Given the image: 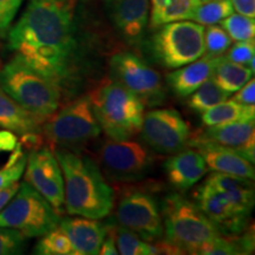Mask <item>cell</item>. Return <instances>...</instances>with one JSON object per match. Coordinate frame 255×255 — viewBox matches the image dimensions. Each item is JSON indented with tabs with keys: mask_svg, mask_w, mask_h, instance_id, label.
<instances>
[{
	"mask_svg": "<svg viewBox=\"0 0 255 255\" xmlns=\"http://www.w3.org/2000/svg\"><path fill=\"white\" fill-rule=\"evenodd\" d=\"M40 132L51 145L75 151L100 136L102 129L92 111L90 100L88 96H83L44 121Z\"/></svg>",
	"mask_w": 255,
	"mask_h": 255,
	"instance_id": "7",
	"label": "cell"
},
{
	"mask_svg": "<svg viewBox=\"0 0 255 255\" xmlns=\"http://www.w3.org/2000/svg\"><path fill=\"white\" fill-rule=\"evenodd\" d=\"M196 205L222 234L235 235L246 228L250 215L242 213L223 194L205 182L195 191Z\"/></svg>",
	"mask_w": 255,
	"mask_h": 255,
	"instance_id": "15",
	"label": "cell"
},
{
	"mask_svg": "<svg viewBox=\"0 0 255 255\" xmlns=\"http://www.w3.org/2000/svg\"><path fill=\"white\" fill-rule=\"evenodd\" d=\"M110 78L136 95L145 107H158L167 94L159 73L132 52H117L109 60Z\"/></svg>",
	"mask_w": 255,
	"mask_h": 255,
	"instance_id": "9",
	"label": "cell"
},
{
	"mask_svg": "<svg viewBox=\"0 0 255 255\" xmlns=\"http://www.w3.org/2000/svg\"><path fill=\"white\" fill-rule=\"evenodd\" d=\"M25 182L33 187L59 215L64 208V178L55 152L38 148L30 152L24 170Z\"/></svg>",
	"mask_w": 255,
	"mask_h": 255,
	"instance_id": "13",
	"label": "cell"
},
{
	"mask_svg": "<svg viewBox=\"0 0 255 255\" xmlns=\"http://www.w3.org/2000/svg\"><path fill=\"white\" fill-rule=\"evenodd\" d=\"M12 151L13 152L6 164L0 168V189L13 182H18L24 174L27 156L23 152L21 144L18 143Z\"/></svg>",
	"mask_w": 255,
	"mask_h": 255,
	"instance_id": "31",
	"label": "cell"
},
{
	"mask_svg": "<svg viewBox=\"0 0 255 255\" xmlns=\"http://www.w3.org/2000/svg\"><path fill=\"white\" fill-rule=\"evenodd\" d=\"M202 1H207V0H202Z\"/></svg>",
	"mask_w": 255,
	"mask_h": 255,
	"instance_id": "42",
	"label": "cell"
},
{
	"mask_svg": "<svg viewBox=\"0 0 255 255\" xmlns=\"http://www.w3.org/2000/svg\"><path fill=\"white\" fill-rule=\"evenodd\" d=\"M142 139L159 154L173 155L184 149L190 138L189 126L175 109H155L144 114Z\"/></svg>",
	"mask_w": 255,
	"mask_h": 255,
	"instance_id": "12",
	"label": "cell"
},
{
	"mask_svg": "<svg viewBox=\"0 0 255 255\" xmlns=\"http://www.w3.org/2000/svg\"><path fill=\"white\" fill-rule=\"evenodd\" d=\"M164 170L171 186L184 191L202 180L208 171V167L199 150L182 149L165 161Z\"/></svg>",
	"mask_w": 255,
	"mask_h": 255,
	"instance_id": "18",
	"label": "cell"
},
{
	"mask_svg": "<svg viewBox=\"0 0 255 255\" xmlns=\"http://www.w3.org/2000/svg\"><path fill=\"white\" fill-rule=\"evenodd\" d=\"M234 13L231 0H207L199 4L191 12L189 20L201 25H213Z\"/></svg>",
	"mask_w": 255,
	"mask_h": 255,
	"instance_id": "27",
	"label": "cell"
},
{
	"mask_svg": "<svg viewBox=\"0 0 255 255\" xmlns=\"http://www.w3.org/2000/svg\"><path fill=\"white\" fill-rule=\"evenodd\" d=\"M18 144V139L14 132L9 130H1L0 131V152L1 151H12Z\"/></svg>",
	"mask_w": 255,
	"mask_h": 255,
	"instance_id": "39",
	"label": "cell"
},
{
	"mask_svg": "<svg viewBox=\"0 0 255 255\" xmlns=\"http://www.w3.org/2000/svg\"><path fill=\"white\" fill-rule=\"evenodd\" d=\"M24 0H0V37L6 38Z\"/></svg>",
	"mask_w": 255,
	"mask_h": 255,
	"instance_id": "34",
	"label": "cell"
},
{
	"mask_svg": "<svg viewBox=\"0 0 255 255\" xmlns=\"http://www.w3.org/2000/svg\"><path fill=\"white\" fill-rule=\"evenodd\" d=\"M253 180L221 173H214L206 182L223 194L242 213L250 215L254 207Z\"/></svg>",
	"mask_w": 255,
	"mask_h": 255,
	"instance_id": "22",
	"label": "cell"
},
{
	"mask_svg": "<svg viewBox=\"0 0 255 255\" xmlns=\"http://www.w3.org/2000/svg\"><path fill=\"white\" fill-rule=\"evenodd\" d=\"M0 68H1V62H0Z\"/></svg>",
	"mask_w": 255,
	"mask_h": 255,
	"instance_id": "41",
	"label": "cell"
},
{
	"mask_svg": "<svg viewBox=\"0 0 255 255\" xmlns=\"http://www.w3.org/2000/svg\"><path fill=\"white\" fill-rule=\"evenodd\" d=\"M167 240L189 254H201L222 234L196 203L181 194H169L159 207Z\"/></svg>",
	"mask_w": 255,
	"mask_h": 255,
	"instance_id": "5",
	"label": "cell"
},
{
	"mask_svg": "<svg viewBox=\"0 0 255 255\" xmlns=\"http://www.w3.org/2000/svg\"><path fill=\"white\" fill-rule=\"evenodd\" d=\"M201 120L206 127L233 122H244V121H254L255 107L254 105L239 103L234 100H226L203 111Z\"/></svg>",
	"mask_w": 255,
	"mask_h": 255,
	"instance_id": "24",
	"label": "cell"
},
{
	"mask_svg": "<svg viewBox=\"0 0 255 255\" xmlns=\"http://www.w3.org/2000/svg\"><path fill=\"white\" fill-rule=\"evenodd\" d=\"M154 30L148 40V51L164 69H178L206 55L203 25L193 20H177Z\"/></svg>",
	"mask_w": 255,
	"mask_h": 255,
	"instance_id": "6",
	"label": "cell"
},
{
	"mask_svg": "<svg viewBox=\"0 0 255 255\" xmlns=\"http://www.w3.org/2000/svg\"><path fill=\"white\" fill-rule=\"evenodd\" d=\"M188 144L195 146L205 158L207 167L214 173L254 180V164L242 157L235 149L203 141H189Z\"/></svg>",
	"mask_w": 255,
	"mask_h": 255,
	"instance_id": "17",
	"label": "cell"
},
{
	"mask_svg": "<svg viewBox=\"0 0 255 255\" xmlns=\"http://www.w3.org/2000/svg\"><path fill=\"white\" fill-rule=\"evenodd\" d=\"M115 238L119 254L122 255H151L155 254L151 241L141 237L122 226H115Z\"/></svg>",
	"mask_w": 255,
	"mask_h": 255,
	"instance_id": "29",
	"label": "cell"
},
{
	"mask_svg": "<svg viewBox=\"0 0 255 255\" xmlns=\"http://www.w3.org/2000/svg\"><path fill=\"white\" fill-rule=\"evenodd\" d=\"M189 141L209 142L235 149L242 157L254 164V121H244V122H233L207 127V129L203 130L200 135L190 137Z\"/></svg>",
	"mask_w": 255,
	"mask_h": 255,
	"instance_id": "16",
	"label": "cell"
},
{
	"mask_svg": "<svg viewBox=\"0 0 255 255\" xmlns=\"http://www.w3.org/2000/svg\"><path fill=\"white\" fill-rule=\"evenodd\" d=\"M105 13L124 43L139 47L144 43L150 18L149 0H103Z\"/></svg>",
	"mask_w": 255,
	"mask_h": 255,
	"instance_id": "14",
	"label": "cell"
},
{
	"mask_svg": "<svg viewBox=\"0 0 255 255\" xmlns=\"http://www.w3.org/2000/svg\"><path fill=\"white\" fill-rule=\"evenodd\" d=\"M101 255H117L119 254V250H117L116 245V238H115V226L108 225V233L107 237L104 238L103 242H102L100 253Z\"/></svg>",
	"mask_w": 255,
	"mask_h": 255,
	"instance_id": "37",
	"label": "cell"
},
{
	"mask_svg": "<svg viewBox=\"0 0 255 255\" xmlns=\"http://www.w3.org/2000/svg\"><path fill=\"white\" fill-rule=\"evenodd\" d=\"M234 11L246 17H255V0H231Z\"/></svg>",
	"mask_w": 255,
	"mask_h": 255,
	"instance_id": "38",
	"label": "cell"
},
{
	"mask_svg": "<svg viewBox=\"0 0 255 255\" xmlns=\"http://www.w3.org/2000/svg\"><path fill=\"white\" fill-rule=\"evenodd\" d=\"M33 253L38 255H77L68 235L59 226L41 235Z\"/></svg>",
	"mask_w": 255,
	"mask_h": 255,
	"instance_id": "28",
	"label": "cell"
},
{
	"mask_svg": "<svg viewBox=\"0 0 255 255\" xmlns=\"http://www.w3.org/2000/svg\"><path fill=\"white\" fill-rule=\"evenodd\" d=\"M100 161L108 178L119 182L138 181L151 170L155 156L142 143L108 139L100 150Z\"/></svg>",
	"mask_w": 255,
	"mask_h": 255,
	"instance_id": "10",
	"label": "cell"
},
{
	"mask_svg": "<svg viewBox=\"0 0 255 255\" xmlns=\"http://www.w3.org/2000/svg\"><path fill=\"white\" fill-rule=\"evenodd\" d=\"M27 238L17 229L0 227V255L23 254Z\"/></svg>",
	"mask_w": 255,
	"mask_h": 255,
	"instance_id": "33",
	"label": "cell"
},
{
	"mask_svg": "<svg viewBox=\"0 0 255 255\" xmlns=\"http://www.w3.org/2000/svg\"><path fill=\"white\" fill-rule=\"evenodd\" d=\"M60 219L55 208L33 187L23 182L0 212V227L17 229L27 239L38 238L56 228Z\"/></svg>",
	"mask_w": 255,
	"mask_h": 255,
	"instance_id": "8",
	"label": "cell"
},
{
	"mask_svg": "<svg viewBox=\"0 0 255 255\" xmlns=\"http://www.w3.org/2000/svg\"><path fill=\"white\" fill-rule=\"evenodd\" d=\"M150 18L149 25L156 28L177 20H189L191 12L202 0H149Z\"/></svg>",
	"mask_w": 255,
	"mask_h": 255,
	"instance_id": "23",
	"label": "cell"
},
{
	"mask_svg": "<svg viewBox=\"0 0 255 255\" xmlns=\"http://www.w3.org/2000/svg\"><path fill=\"white\" fill-rule=\"evenodd\" d=\"M228 53L225 57L232 62L248 66V64L255 56V44L253 40L237 41L228 49Z\"/></svg>",
	"mask_w": 255,
	"mask_h": 255,
	"instance_id": "35",
	"label": "cell"
},
{
	"mask_svg": "<svg viewBox=\"0 0 255 255\" xmlns=\"http://www.w3.org/2000/svg\"><path fill=\"white\" fill-rule=\"evenodd\" d=\"M232 40L245 41L253 40L255 36V20L254 18L246 17L240 13H232L220 21Z\"/></svg>",
	"mask_w": 255,
	"mask_h": 255,
	"instance_id": "30",
	"label": "cell"
},
{
	"mask_svg": "<svg viewBox=\"0 0 255 255\" xmlns=\"http://www.w3.org/2000/svg\"><path fill=\"white\" fill-rule=\"evenodd\" d=\"M19 186H20L19 182H13L2 188V189H0V212L5 208L12 197L15 195V193L19 189Z\"/></svg>",
	"mask_w": 255,
	"mask_h": 255,
	"instance_id": "40",
	"label": "cell"
},
{
	"mask_svg": "<svg viewBox=\"0 0 255 255\" xmlns=\"http://www.w3.org/2000/svg\"><path fill=\"white\" fill-rule=\"evenodd\" d=\"M219 57L203 55L201 58L194 60L187 65L175 69V71L167 75V83L178 97H188L210 78L218 64Z\"/></svg>",
	"mask_w": 255,
	"mask_h": 255,
	"instance_id": "20",
	"label": "cell"
},
{
	"mask_svg": "<svg viewBox=\"0 0 255 255\" xmlns=\"http://www.w3.org/2000/svg\"><path fill=\"white\" fill-rule=\"evenodd\" d=\"M231 95L232 94L220 88L213 77H210L190 95L188 105L193 110L202 114L209 108L228 100Z\"/></svg>",
	"mask_w": 255,
	"mask_h": 255,
	"instance_id": "26",
	"label": "cell"
},
{
	"mask_svg": "<svg viewBox=\"0 0 255 255\" xmlns=\"http://www.w3.org/2000/svg\"><path fill=\"white\" fill-rule=\"evenodd\" d=\"M233 100L239 102V103L246 105H254L255 103V81L251 78L246 84L242 87L240 90L235 92Z\"/></svg>",
	"mask_w": 255,
	"mask_h": 255,
	"instance_id": "36",
	"label": "cell"
},
{
	"mask_svg": "<svg viewBox=\"0 0 255 255\" xmlns=\"http://www.w3.org/2000/svg\"><path fill=\"white\" fill-rule=\"evenodd\" d=\"M78 6L79 0H28L7 33L14 57L63 91L78 82L81 71Z\"/></svg>",
	"mask_w": 255,
	"mask_h": 255,
	"instance_id": "1",
	"label": "cell"
},
{
	"mask_svg": "<svg viewBox=\"0 0 255 255\" xmlns=\"http://www.w3.org/2000/svg\"><path fill=\"white\" fill-rule=\"evenodd\" d=\"M253 75L248 66L232 62L222 55L220 56L212 77L220 88L229 94H234L240 90Z\"/></svg>",
	"mask_w": 255,
	"mask_h": 255,
	"instance_id": "25",
	"label": "cell"
},
{
	"mask_svg": "<svg viewBox=\"0 0 255 255\" xmlns=\"http://www.w3.org/2000/svg\"><path fill=\"white\" fill-rule=\"evenodd\" d=\"M232 38L228 36L221 25H208L205 28V46L206 55L219 57L225 55L232 46Z\"/></svg>",
	"mask_w": 255,
	"mask_h": 255,
	"instance_id": "32",
	"label": "cell"
},
{
	"mask_svg": "<svg viewBox=\"0 0 255 255\" xmlns=\"http://www.w3.org/2000/svg\"><path fill=\"white\" fill-rule=\"evenodd\" d=\"M88 97L96 120L109 138H131L141 131L145 105L119 83L110 78Z\"/></svg>",
	"mask_w": 255,
	"mask_h": 255,
	"instance_id": "4",
	"label": "cell"
},
{
	"mask_svg": "<svg viewBox=\"0 0 255 255\" xmlns=\"http://www.w3.org/2000/svg\"><path fill=\"white\" fill-rule=\"evenodd\" d=\"M116 220L145 241L158 240L163 235L161 209L150 193L142 189H128L120 197Z\"/></svg>",
	"mask_w": 255,
	"mask_h": 255,
	"instance_id": "11",
	"label": "cell"
},
{
	"mask_svg": "<svg viewBox=\"0 0 255 255\" xmlns=\"http://www.w3.org/2000/svg\"><path fill=\"white\" fill-rule=\"evenodd\" d=\"M64 178V208L70 215L101 220L113 212L115 194L100 168L87 156L55 149Z\"/></svg>",
	"mask_w": 255,
	"mask_h": 255,
	"instance_id": "2",
	"label": "cell"
},
{
	"mask_svg": "<svg viewBox=\"0 0 255 255\" xmlns=\"http://www.w3.org/2000/svg\"><path fill=\"white\" fill-rule=\"evenodd\" d=\"M0 89L41 122L62 104L63 89L17 57L0 68Z\"/></svg>",
	"mask_w": 255,
	"mask_h": 255,
	"instance_id": "3",
	"label": "cell"
},
{
	"mask_svg": "<svg viewBox=\"0 0 255 255\" xmlns=\"http://www.w3.org/2000/svg\"><path fill=\"white\" fill-rule=\"evenodd\" d=\"M43 122L0 89V128L23 137L39 135Z\"/></svg>",
	"mask_w": 255,
	"mask_h": 255,
	"instance_id": "21",
	"label": "cell"
},
{
	"mask_svg": "<svg viewBox=\"0 0 255 255\" xmlns=\"http://www.w3.org/2000/svg\"><path fill=\"white\" fill-rule=\"evenodd\" d=\"M58 226L68 235L77 255H97L108 233V225L83 216L60 219Z\"/></svg>",
	"mask_w": 255,
	"mask_h": 255,
	"instance_id": "19",
	"label": "cell"
}]
</instances>
